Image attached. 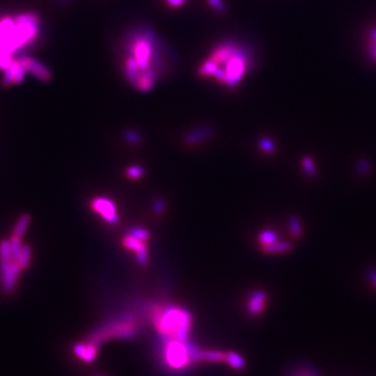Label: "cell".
Masks as SVG:
<instances>
[{
  "label": "cell",
  "instance_id": "5b68a950",
  "mask_svg": "<svg viewBox=\"0 0 376 376\" xmlns=\"http://www.w3.org/2000/svg\"><path fill=\"white\" fill-rule=\"evenodd\" d=\"M139 323L136 321L135 317L131 313H125L118 318H113L108 320L97 327L88 341L94 343L99 347L103 342L112 339H122L128 340L138 332Z\"/></svg>",
  "mask_w": 376,
  "mask_h": 376
},
{
  "label": "cell",
  "instance_id": "7402d4cb",
  "mask_svg": "<svg viewBox=\"0 0 376 376\" xmlns=\"http://www.w3.org/2000/svg\"><path fill=\"white\" fill-rule=\"evenodd\" d=\"M30 224V217L29 216H22L19 221L17 222V225L15 227V235L20 237L24 234V232L26 231L28 226Z\"/></svg>",
  "mask_w": 376,
  "mask_h": 376
},
{
  "label": "cell",
  "instance_id": "6da1fadb",
  "mask_svg": "<svg viewBox=\"0 0 376 376\" xmlns=\"http://www.w3.org/2000/svg\"><path fill=\"white\" fill-rule=\"evenodd\" d=\"M123 51L125 78L137 90L151 91L165 66L157 36L149 30H135L125 38Z\"/></svg>",
  "mask_w": 376,
  "mask_h": 376
},
{
  "label": "cell",
  "instance_id": "52a82bcc",
  "mask_svg": "<svg viewBox=\"0 0 376 376\" xmlns=\"http://www.w3.org/2000/svg\"><path fill=\"white\" fill-rule=\"evenodd\" d=\"M122 244L127 249L134 251V252L136 253V258L139 264L144 265L146 262H148L149 254H148L146 241L135 238L129 234H125V236L122 239Z\"/></svg>",
  "mask_w": 376,
  "mask_h": 376
},
{
  "label": "cell",
  "instance_id": "44dd1931",
  "mask_svg": "<svg viewBox=\"0 0 376 376\" xmlns=\"http://www.w3.org/2000/svg\"><path fill=\"white\" fill-rule=\"evenodd\" d=\"M302 167L303 171L306 173L307 176L309 177H316L317 175V169H316V164L313 162L312 158L309 156H305L302 159Z\"/></svg>",
  "mask_w": 376,
  "mask_h": 376
},
{
  "label": "cell",
  "instance_id": "8992f818",
  "mask_svg": "<svg viewBox=\"0 0 376 376\" xmlns=\"http://www.w3.org/2000/svg\"><path fill=\"white\" fill-rule=\"evenodd\" d=\"M92 208L103 221L110 225H116L118 223V211L115 203L107 198L99 197L92 201Z\"/></svg>",
  "mask_w": 376,
  "mask_h": 376
},
{
  "label": "cell",
  "instance_id": "cb8c5ba5",
  "mask_svg": "<svg viewBox=\"0 0 376 376\" xmlns=\"http://www.w3.org/2000/svg\"><path fill=\"white\" fill-rule=\"evenodd\" d=\"M10 247H11V253H12V256L15 260H18L19 257H20V254H21V250H22V247H21V244H20V239L18 236H14L10 243Z\"/></svg>",
  "mask_w": 376,
  "mask_h": 376
},
{
  "label": "cell",
  "instance_id": "d590c367",
  "mask_svg": "<svg viewBox=\"0 0 376 376\" xmlns=\"http://www.w3.org/2000/svg\"><path fill=\"white\" fill-rule=\"evenodd\" d=\"M165 2L167 6L171 8H180L185 4V2H187V0H165Z\"/></svg>",
  "mask_w": 376,
  "mask_h": 376
},
{
  "label": "cell",
  "instance_id": "4dcf8cb0",
  "mask_svg": "<svg viewBox=\"0 0 376 376\" xmlns=\"http://www.w3.org/2000/svg\"><path fill=\"white\" fill-rule=\"evenodd\" d=\"M357 169H358V172L361 175H367L368 172H369V170H370V163H369V161L366 160V159H361L358 162Z\"/></svg>",
  "mask_w": 376,
  "mask_h": 376
},
{
  "label": "cell",
  "instance_id": "836d02e7",
  "mask_svg": "<svg viewBox=\"0 0 376 376\" xmlns=\"http://www.w3.org/2000/svg\"><path fill=\"white\" fill-rule=\"evenodd\" d=\"M11 63L12 61L10 55H0V68L7 69Z\"/></svg>",
  "mask_w": 376,
  "mask_h": 376
},
{
  "label": "cell",
  "instance_id": "83f0119b",
  "mask_svg": "<svg viewBox=\"0 0 376 376\" xmlns=\"http://www.w3.org/2000/svg\"><path fill=\"white\" fill-rule=\"evenodd\" d=\"M368 49H369V56L373 60H376V29H373L370 32V43H369Z\"/></svg>",
  "mask_w": 376,
  "mask_h": 376
},
{
  "label": "cell",
  "instance_id": "2e32d148",
  "mask_svg": "<svg viewBox=\"0 0 376 376\" xmlns=\"http://www.w3.org/2000/svg\"><path fill=\"white\" fill-rule=\"evenodd\" d=\"M11 247H10V243L5 240L0 245V267L6 266L8 264L11 263L10 258H11Z\"/></svg>",
  "mask_w": 376,
  "mask_h": 376
},
{
  "label": "cell",
  "instance_id": "ffe728a7",
  "mask_svg": "<svg viewBox=\"0 0 376 376\" xmlns=\"http://www.w3.org/2000/svg\"><path fill=\"white\" fill-rule=\"evenodd\" d=\"M127 234L135 237V238H138L140 240H143V241H148L150 239V233L146 229L144 228H141V227H133L131 229L128 230Z\"/></svg>",
  "mask_w": 376,
  "mask_h": 376
},
{
  "label": "cell",
  "instance_id": "484cf974",
  "mask_svg": "<svg viewBox=\"0 0 376 376\" xmlns=\"http://www.w3.org/2000/svg\"><path fill=\"white\" fill-rule=\"evenodd\" d=\"M18 24H36L38 23V18L34 14H23L17 17Z\"/></svg>",
  "mask_w": 376,
  "mask_h": 376
},
{
  "label": "cell",
  "instance_id": "9c48e42d",
  "mask_svg": "<svg viewBox=\"0 0 376 376\" xmlns=\"http://www.w3.org/2000/svg\"><path fill=\"white\" fill-rule=\"evenodd\" d=\"M25 66L26 70L34 74L37 78L41 80H48L51 77L50 70L43 64L32 58H22L19 60Z\"/></svg>",
  "mask_w": 376,
  "mask_h": 376
},
{
  "label": "cell",
  "instance_id": "5bb4252c",
  "mask_svg": "<svg viewBox=\"0 0 376 376\" xmlns=\"http://www.w3.org/2000/svg\"><path fill=\"white\" fill-rule=\"evenodd\" d=\"M225 362L231 366L233 369L236 370H241L245 368L246 366V362L244 360L243 357L234 351H229L226 353V358H225Z\"/></svg>",
  "mask_w": 376,
  "mask_h": 376
},
{
  "label": "cell",
  "instance_id": "277c9868",
  "mask_svg": "<svg viewBox=\"0 0 376 376\" xmlns=\"http://www.w3.org/2000/svg\"><path fill=\"white\" fill-rule=\"evenodd\" d=\"M202 351L190 340L183 342L176 339L163 338L161 359L164 365L175 371L190 368L196 362L202 360Z\"/></svg>",
  "mask_w": 376,
  "mask_h": 376
},
{
  "label": "cell",
  "instance_id": "ba28073f",
  "mask_svg": "<svg viewBox=\"0 0 376 376\" xmlns=\"http://www.w3.org/2000/svg\"><path fill=\"white\" fill-rule=\"evenodd\" d=\"M267 301L266 292L260 289L254 290L250 294L247 302V310L251 316H258L263 311Z\"/></svg>",
  "mask_w": 376,
  "mask_h": 376
},
{
  "label": "cell",
  "instance_id": "f546056e",
  "mask_svg": "<svg viewBox=\"0 0 376 376\" xmlns=\"http://www.w3.org/2000/svg\"><path fill=\"white\" fill-rule=\"evenodd\" d=\"M18 63H19V65H18V68H17L16 73H15V76H14V83H17V84L21 83V82H22L24 79L25 73L28 71L26 68H25V66L22 64V63H21L20 61H18Z\"/></svg>",
  "mask_w": 376,
  "mask_h": 376
},
{
  "label": "cell",
  "instance_id": "8d00e7d4",
  "mask_svg": "<svg viewBox=\"0 0 376 376\" xmlns=\"http://www.w3.org/2000/svg\"><path fill=\"white\" fill-rule=\"evenodd\" d=\"M369 279L372 282V284L376 287V270H370L369 271Z\"/></svg>",
  "mask_w": 376,
  "mask_h": 376
},
{
  "label": "cell",
  "instance_id": "30bf717a",
  "mask_svg": "<svg viewBox=\"0 0 376 376\" xmlns=\"http://www.w3.org/2000/svg\"><path fill=\"white\" fill-rule=\"evenodd\" d=\"M74 353L77 358L86 363H91L94 361L98 352V346L92 342L87 341L86 343H78L73 348Z\"/></svg>",
  "mask_w": 376,
  "mask_h": 376
},
{
  "label": "cell",
  "instance_id": "603a6c76",
  "mask_svg": "<svg viewBox=\"0 0 376 376\" xmlns=\"http://www.w3.org/2000/svg\"><path fill=\"white\" fill-rule=\"evenodd\" d=\"M19 63L18 62H12L11 64L9 65V67L7 68L5 77H4V85L9 86L12 82H14V76L16 73V70L18 68Z\"/></svg>",
  "mask_w": 376,
  "mask_h": 376
},
{
  "label": "cell",
  "instance_id": "d6986e66",
  "mask_svg": "<svg viewBox=\"0 0 376 376\" xmlns=\"http://www.w3.org/2000/svg\"><path fill=\"white\" fill-rule=\"evenodd\" d=\"M288 227L290 234L295 238H299L302 235V225L301 221L297 217H291L288 222Z\"/></svg>",
  "mask_w": 376,
  "mask_h": 376
},
{
  "label": "cell",
  "instance_id": "7c38bea8",
  "mask_svg": "<svg viewBox=\"0 0 376 376\" xmlns=\"http://www.w3.org/2000/svg\"><path fill=\"white\" fill-rule=\"evenodd\" d=\"M292 249V245L288 241H275L268 246L261 247L262 252L267 254H278V253H286Z\"/></svg>",
  "mask_w": 376,
  "mask_h": 376
},
{
  "label": "cell",
  "instance_id": "ac0fdd59",
  "mask_svg": "<svg viewBox=\"0 0 376 376\" xmlns=\"http://www.w3.org/2000/svg\"><path fill=\"white\" fill-rule=\"evenodd\" d=\"M294 376H320V374L315 367L309 364H303L295 369Z\"/></svg>",
  "mask_w": 376,
  "mask_h": 376
},
{
  "label": "cell",
  "instance_id": "9a60e30c",
  "mask_svg": "<svg viewBox=\"0 0 376 376\" xmlns=\"http://www.w3.org/2000/svg\"><path fill=\"white\" fill-rule=\"evenodd\" d=\"M226 353L219 350H204L202 351V360L211 362V363H218L225 361Z\"/></svg>",
  "mask_w": 376,
  "mask_h": 376
},
{
  "label": "cell",
  "instance_id": "d6a6232c",
  "mask_svg": "<svg viewBox=\"0 0 376 376\" xmlns=\"http://www.w3.org/2000/svg\"><path fill=\"white\" fill-rule=\"evenodd\" d=\"M125 139H127L130 143H133V144L139 143V142H140V140H141L140 136H139L137 133L132 132V131L125 133Z\"/></svg>",
  "mask_w": 376,
  "mask_h": 376
},
{
  "label": "cell",
  "instance_id": "8fae6325",
  "mask_svg": "<svg viewBox=\"0 0 376 376\" xmlns=\"http://www.w3.org/2000/svg\"><path fill=\"white\" fill-rule=\"evenodd\" d=\"M3 272V281H4V288L6 291H11L15 287L16 279L19 273V264L17 263H10L6 266L2 267Z\"/></svg>",
  "mask_w": 376,
  "mask_h": 376
},
{
  "label": "cell",
  "instance_id": "e0dca14e",
  "mask_svg": "<svg viewBox=\"0 0 376 376\" xmlns=\"http://www.w3.org/2000/svg\"><path fill=\"white\" fill-rule=\"evenodd\" d=\"M258 240H259L261 247L268 246V245L274 244L275 241L278 240V235H277L276 232L272 231V230H263V231H261L259 233Z\"/></svg>",
  "mask_w": 376,
  "mask_h": 376
},
{
  "label": "cell",
  "instance_id": "3957f363",
  "mask_svg": "<svg viewBox=\"0 0 376 376\" xmlns=\"http://www.w3.org/2000/svg\"><path fill=\"white\" fill-rule=\"evenodd\" d=\"M152 319L162 338L188 341L192 329V313L177 305L156 306L152 309Z\"/></svg>",
  "mask_w": 376,
  "mask_h": 376
},
{
  "label": "cell",
  "instance_id": "4316f807",
  "mask_svg": "<svg viewBox=\"0 0 376 376\" xmlns=\"http://www.w3.org/2000/svg\"><path fill=\"white\" fill-rule=\"evenodd\" d=\"M259 148L265 153H273L275 151V143L270 138H261L259 140Z\"/></svg>",
  "mask_w": 376,
  "mask_h": 376
},
{
  "label": "cell",
  "instance_id": "7a4b0ae2",
  "mask_svg": "<svg viewBox=\"0 0 376 376\" xmlns=\"http://www.w3.org/2000/svg\"><path fill=\"white\" fill-rule=\"evenodd\" d=\"M251 66L248 49L237 42L226 41L218 44L202 62L198 72L202 77L212 78L227 88H235Z\"/></svg>",
  "mask_w": 376,
  "mask_h": 376
},
{
  "label": "cell",
  "instance_id": "1f68e13d",
  "mask_svg": "<svg viewBox=\"0 0 376 376\" xmlns=\"http://www.w3.org/2000/svg\"><path fill=\"white\" fill-rule=\"evenodd\" d=\"M164 208H165V201H164V200H162V199H158V200H156V201L154 202V204H153V210H154V212H155V213H157V214L161 213V212L164 210Z\"/></svg>",
  "mask_w": 376,
  "mask_h": 376
},
{
  "label": "cell",
  "instance_id": "4fadbf2b",
  "mask_svg": "<svg viewBox=\"0 0 376 376\" xmlns=\"http://www.w3.org/2000/svg\"><path fill=\"white\" fill-rule=\"evenodd\" d=\"M211 134H212V131H211L210 128L199 129V130L193 131L190 134H187L186 137H185V142L188 143V144H195V143H198L200 141L205 140Z\"/></svg>",
  "mask_w": 376,
  "mask_h": 376
},
{
  "label": "cell",
  "instance_id": "d4e9b609",
  "mask_svg": "<svg viewBox=\"0 0 376 376\" xmlns=\"http://www.w3.org/2000/svg\"><path fill=\"white\" fill-rule=\"evenodd\" d=\"M31 261V249L28 246L22 247V250H21V254L20 257L18 259V262L21 266L26 267L29 265Z\"/></svg>",
  "mask_w": 376,
  "mask_h": 376
},
{
  "label": "cell",
  "instance_id": "74e56055",
  "mask_svg": "<svg viewBox=\"0 0 376 376\" xmlns=\"http://www.w3.org/2000/svg\"><path fill=\"white\" fill-rule=\"evenodd\" d=\"M60 2H61L63 5H67L69 0H60Z\"/></svg>",
  "mask_w": 376,
  "mask_h": 376
},
{
  "label": "cell",
  "instance_id": "e575fe53",
  "mask_svg": "<svg viewBox=\"0 0 376 376\" xmlns=\"http://www.w3.org/2000/svg\"><path fill=\"white\" fill-rule=\"evenodd\" d=\"M209 5L219 12H223L225 10V5L222 0H208Z\"/></svg>",
  "mask_w": 376,
  "mask_h": 376
},
{
  "label": "cell",
  "instance_id": "f1b7e54d",
  "mask_svg": "<svg viewBox=\"0 0 376 376\" xmlns=\"http://www.w3.org/2000/svg\"><path fill=\"white\" fill-rule=\"evenodd\" d=\"M127 176L128 178L132 179V180H136L139 179L143 176V169L138 165H133L130 166L129 169L127 170Z\"/></svg>",
  "mask_w": 376,
  "mask_h": 376
}]
</instances>
